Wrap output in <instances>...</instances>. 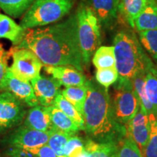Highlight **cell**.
<instances>
[{"instance_id":"obj_2","label":"cell","mask_w":157,"mask_h":157,"mask_svg":"<svg viewBox=\"0 0 157 157\" xmlns=\"http://www.w3.org/2000/svg\"><path fill=\"white\" fill-rule=\"evenodd\" d=\"M87 95L84 105V130L88 137L98 143H119L127 132L116 120L107 88L87 80Z\"/></svg>"},{"instance_id":"obj_36","label":"cell","mask_w":157,"mask_h":157,"mask_svg":"<svg viewBox=\"0 0 157 157\" xmlns=\"http://www.w3.org/2000/svg\"><path fill=\"white\" fill-rule=\"evenodd\" d=\"M152 73H153V74H155V75H156V76H157V66H155L154 69V70H153Z\"/></svg>"},{"instance_id":"obj_33","label":"cell","mask_w":157,"mask_h":157,"mask_svg":"<svg viewBox=\"0 0 157 157\" xmlns=\"http://www.w3.org/2000/svg\"><path fill=\"white\" fill-rule=\"evenodd\" d=\"M10 54L4 50L0 44V92L4 91V82L8 70V59Z\"/></svg>"},{"instance_id":"obj_35","label":"cell","mask_w":157,"mask_h":157,"mask_svg":"<svg viewBox=\"0 0 157 157\" xmlns=\"http://www.w3.org/2000/svg\"><path fill=\"white\" fill-rule=\"evenodd\" d=\"M30 151L36 154L37 157H57L56 153L48 144L37 148L30 149Z\"/></svg>"},{"instance_id":"obj_1","label":"cell","mask_w":157,"mask_h":157,"mask_svg":"<svg viewBox=\"0 0 157 157\" xmlns=\"http://www.w3.org/2000/svg\"><path fill=\"white\" fill-rule=\"evenodd\" d=\"M15 48L31 50L45 66H71L83 71L76 14L62 22L27 29Z\"/></svg>"},{"instance_id":"obj_8","label":"cell","mask_w":157,"mask_h":157,"mask_svg":"<svg viewBox=\"0 0 157 157\" xmlns=\"http://www.w3.org/2000/svg\"><path fill=\"white\" fill-rule=\"evenodd\" d=\"M25 104L8 91L0 92V132L19 125L25 116Z\"/></svg>"},{"instance_id":"obj_31","label":"cell","mask_w":157,"mask_h":157,"mask_svg":"<svg viewBox=\"0 0 157 157\" xmlns=\"http://www.w3.org/2000/svg\"><path fill=\"white\" fill-rule=\"evenodd\" d=\"M145 85L147 96L154 109V116L157 118V76L152 72L147 73Z\"/></svg>"},{"instance_id":"obj_37","label":"cell","mask_w":157,"mask_h":157,"mask_svg":"<svg viewBox=\"0 0 157 157\" xmlns=\"http://www.w3.org/2000/svg\"><path fill=\"white\" fill-rule=\"evenodd\" d=\"M156 2H157V0H156Z\"/></svg>"},{"instance_id":"obj_13","label":"cell","mask_w":157,"mask_h":157,"mask_svg":"<svg viewBox=\"0 0 157 157\" xmlns=\"http://www.w3.org/2000/svg\"><path fill=\"white\" fill-rule=\"evenodd\" d=\"M44 71L66 87L85 84V76L81 71L71 66H45Z\"/></svg>"},{"instance_id":"obj_3","label":"cell","mask_w":157,"mask_h":157,"mask_svg":"<svg viewBox=\"0 0 157 157\" xmlns=\"http://www.w3.org/2000/svg\"><path fill=\"white\" fill-rule=\"evenodd\" d=\"M113 46L119 76L132 79L137 74L152 72L155 66L134 31L121 30L113 39Z\"/></svg>"},{"instance_id":"obj_32","label":"cell","mask_w":157,"mask_h":157,"mask_svg":"<svg viewBox=\"0 0 157 157\" xmlns=\"http://www.w3.org/2000/svg\"><path fill=\"white\" fill-rule=\"evenodd\" d=\"M66 157H80L84 151V140L76 135H71L64 148Z\"/></svg>"},{"instance_id":"obj_23","label":"cell","mask_w":157,"mask_h":157,"mask_svg":"<svg viewBox=\"0 0 157 157\" xmlns=\"http://www.w3.org/2000/svg\"><path fill=\"white\" fill-rule=\"evenodd\" d=\"M54 105L58 108L65 114L70 117L77 124L82 130H84V119L82 115L78 111L76 107L62 95L61 93L57 95L55 100Z\"/></svg>"},{"instance_id":"obj_21","label":"cell","mask_w":157,"mask_h":157,"mask_svg":"<svg viewBox=\"0 0 157 157\" xmlns=\"http://www.w3.org/2000/svg\"><path fill=\"white\" fill-rule=\"evenodd\" d=\"M147 4V0H121L119 13L127 22L134 28V21Z\"/></svg>"},{"instance_id":"obj_29","label":"cell","mask_w":157,"mask_h":157,"mask_svg":"<svg viewBox=\"0 0 157 157\" xmlns=\"http://www.w3.org/2000/svg\"><path fill=\"white\" fill-rule=\"evenodd\" d=\"M150 135L145 150L144 157H157V118L151 113L148 115Z\"/></svg>"},{"instance_id":"obj_25","label":"cell","mask_w":157,"mask_h":157,"mask_svg":"<svg viewBox=\"0 0 157 157\" xmlns=\"http://www.w3.org/2000/svg\"><path fill=\"white\" fill-rule=\"evenodd\" d=\"M146 75V74H137L131 80H132L135 93L140 100V105L146 110L148 115L151 114V113L154 115V109L152 104L149 101L146 91V85H145Z\"/></svg>"},{"instance_id":"obj_22","label":"cell","mask_w":157,"mask_h":157,"mask_svg":"<svg viewBox=\"0 0 157 157\" xmlns=\"http://www.w3.org/2000/svg\"><path fill=\"white\" fill-rule=\"evenodd\" d=\"M92 61L97 69L116 67L113 46L99 47L94 53Z\"/></svg>"},{"instance_id":"obj_17","label":"cell","mask_w":157,"mask_h":157,"mask_svg":"<svg viewBox=\"0 0 157 157\" xmlns=\"http://www.w3.org/2000/svg\"><path fill=\"white\" fill-rule=\"evenodd\" d=\"M25 30L11 17L0 13V39H8L16 47L24 36Z\"/></svg>"},{"instance_id":"obj_16","label":"cell","mask_w":157,"mask_h":157,"mask_svg":"<svg viewBox=\"0 0 157 157\" xmlns=\"http://www.w3.org/2000/svg\"><path fill=\"white\" fill-rule=\"evenodd\" d=\"M134 28L138 32L157 29V2L156 0H147L146 7L135 20Z\"/></svg>"},{"instance_id":"obj_14","label":"cell","mask_w":157,"mask_h":157,"mask_svg":"<svg viewBox=\"0 0 157 157\" xmlns=\"http://www.w3.org/2000/svg\"><path fill=\"white\" fill-rule=\"evenodd\" d=\"M120 2L121 0H89L88 5L101 24L109 26L117 18Z\"/></svg>"},{"instance_id":"obj_18","label":"cell","mask_w":157,"mask_h":157,"mask_svg":"<svg viewBox=\"0 0 157 157\" xmlns=\"http://www.w3.org/2000/svg\"><path fill=\"white\" fill-rule=\"evenodd\" d=\"M48 110L54 128L70 135H76L78 131L82 130L75 121L65 114L56 105H52L48 106Z\"/></svg>"},{"instance_id":"obj_19","label":"cell","mask_w":157,"mask_h":157,"mask_svg":"<svg viewBox=\"0 0 157 157\" xmlns=\"http://www.w3.org/2000/svg\"><path fill=\"white\" fill-rule=\"evenodd\" d=\"M118 143H98L88 137L84 140L86 157H117Z\"/></svg>"},{"instance_id":"obj_26","label":"cell","mask_w":157,"mask_h":157,"mask_svg":"<svg viewBox=\"0 0 157 157\" xmlns=\"http://www.w3.org/2000/svg\"><path fill=\"white\" fill-rule=\"evenodd\" d=\"M49 134L48 145L54 151L57 157H66L64 151L65 146L69 137L74 135L58 130L54 127L49 132Z\"/></svg>"},{"instance_id":"obj_11","label":"cell","mask_w":157,"mask_h":157,"mask_svg":"<svg viewBox=\"0 0 157 157\" xmlns=\"http://www.w3.org/2000/svg\"><path fill=\"white\" fill-rule=\"evenodd\" d=\"M4 91H8L27 106L32 108L39 105L31 82L20 80L12 74L8 68L4 82Z\"/></svg>"},{"instance_id":"obj_6","label":"cell","mask_w":157,"mask_h":157,"mask_svg":"<svg viewBox=\"0 0 157 157\" xmlns=\"http://www.w3.org/2000/svg\"><path fill=\"white\" fill-rule=\"evenodd\" d=\"M113 84L111 99L116 120L127 128V124L140 109V100L129 78L119 76Z\"/></svg>"},{"instance_id":"obj_27","label":"cell","mask_w":157,"mask_h":157,"mask_svg":"<svg viewBox=\"0 0 157 157\" xmlns=\"http://www.w3.org/2000/svg\"><path fill=\"white\" fill-rule=\"evenodd\" d=\"M117 157H144L128 132L118 143Z\"/></svg>"},{"instance_id":"obj_5","label":"cell","mask_w":157,"mask_h":157,"mask_svg":"<svg viewBox=\"0 0 157 157\" xmlns=\"http://www.w3.org/2000/svg\"><path fill=\"white\" fill-rule=\"evenodd\" d=\"M74 5V0H34L20 25L27 30L58 22L70 13Z\"/></svg>"},{"instance_id":"obj_30","label":"cell","mask_w":157,"mask_h":157,"mask_svg":"<svg viewBox=\"0 0 157 157\" xmlns=\"http://www.w3.org/2000/svg\"><path fill=\"white\" fill-rule=\"evenodd\" d=\"M118 78H119V74L117 67L99 68L96 71V82L107 89L110 86L115 84Z\"/></svg>"},{"instance_id":"obj_10","label":"cell","mask_w":157,"mask_h":157,"mask_svg":"<svg viewBox=\"0 0 157 157\" xmlns=\"http://www.w3.org/2000/svg\"><path fill=\"white\" fill-rule=\"evenodd\" d=\"M127 132L144 156L150 135V121L146 110L140 107L137 113L127 126Z\"/></svg>"},{"instance_id":"obj_12","label":"cell","mask_w":157,"mask_h":157,"mask_svg":"<svg viewBox=\"0 0 157 157\" xmlns=\"http://www.w3.org/2000/svg\"><path fill=\"white\" fill-rule=\"evenodd\" d=\"M31 84L39 105L45 107L53 105L62 86L61 84L52 76L48 77L42 75L31 80Z\"/></svg>"},{"instance_id":"obj_28","label":"cell","mask_w":157,"mask_h":157,"mask_svg":"<svg viewBox=\"0 0 157 157\" xmlns=\"http://www.w3.org/2000/svg\"><path fill=\"white\" fill-rule=\"evenodd\" d=\"M139 40L143 48L157 61V29L140 31Z\"/></svg>"},{"instance_id":"obj_34","label":"cell","mask_w":157,"mask_h":157,"mask_svg":"<svg viewBox=\"0 0 157 157\" xmlns=\"http://www.w3.org/2000/svg\"><path fill=\"white\" fill-rule=\"evenodd\" d=\"M7 157H37L35 154L29 149L9 147L6 151Z\"/></svg>"},{"instance_id":"obj_7","label":"cell","mask_w":157,"mask_h":157,"mask_svg":"<svg viewBox=\"0 0 157 157\" xmlns=\"http://www.w3.org/2000/svg\"><path fill=\"white\" fill-rule=\"evenodd\" d=\"M13 63L10 70L15 77L31 82L40 75L43 63L32 51L25 48H14L11 50Z\"/></svg>"},{"instance_id":"obj_15","label":"cell","mask_w":157,"mask_h":157,"mask_svg":"<svg viewBox=\"0 0 157 157\" xmlns=\"http://www.w3.org/2000/svg\"><path fill=\"white\" fill-rule=\"evenodd\" d=\"M23 124L41 132H50L53 126L48 107L39 105L31 108L25 116Z\"/></svg>"},{"instance_id":"obj_24","label":"cell","mask_w":157,"mask_h":157,"mask_svg":"<svg viewBox=\"0 0 157 157\" xmlns=\"http://www.w3.org/2000/svg\"><path fill=\"white\" fill-rule=\"evenodd\" d=\"M34 0H0V8L13 17H19L28 10Z\"/></svg>"},{"instance_id":"obj_9","label":"cell","mask_w":157,"mask_h":157,"mask_svg":"<svg viewBox=\"0 0 157 157\" xmlns=\"http://www.w3.org/2000/svg\"><path fill=\"white\" fill-rule=\"evenodd\" d=\"M49 137V132H41L22 124L5 137L4 141L9 147L30 150L48 144Z\"/></svg>"},{"instance_id":"obj_20","label":"cell","mask_w":157,"mask_h":157,"mask_svg":"<svg viewBox=\"0 0 157 157\" xmlns=\"http://www.w3.org/2000/svg\"><path fill=\"white\" fill-rule=\"evenodd\" d=\"M60 93L71 103L84 117V105L87 95V87L85 84L82 86H72L60 90Z\"/></svg>"},{"instance_id":"obj_4","label":"cell","mask_w":157,"mask_h":157,"mask_svg":"<svg viewBox=\"0 0 157 157\" xmlns=\"http://www.w3.org/2000/svg\"><path fill=\"white\" fill-rule=\"evenodd\" d=\"M77 32L84 65H88L102 42L101 24L88 4L82 2L76 10Z\"/></svg>"}]
</instances>
